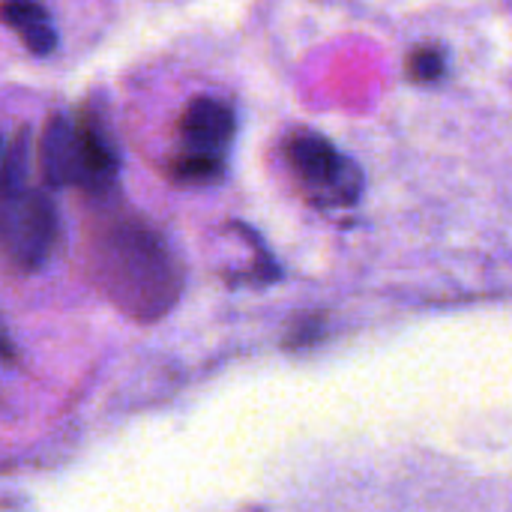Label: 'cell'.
I'll list each match as a JSON object with an SVG mask.
<instances>
[{"mask_svg":"<svg viewBox=\"0 0 512 512\" xmlns=\"http://www.w3.org/2000/svg\"><path fill=\"white\" fill-rule=\"evenodd\" d=\"M96 279L132 318L156 321L174 309L183 270L168 243L144 222H114L96 243Z\"/></svg>","mask_w":512,"mask_h":512,"instance_id":"cell-1","label":"cell"},{"mask_svg":"<svg viewBox=\"0 0 512 512\" xmlns=\"http://www.w3.org/2000/svg\"><path fill=\"white\" fill-rule=\"evenodd\" d=\"M237 117L231 105L213 96H198L186 105L177 120L180 156L174 162V177L186 183H210L225 171V156L234 141Z\"/></svg>","mask_w":512,"mask_h":512,"instance_id":"cell-2","label":"cell"},{"mask_svg":"<svg viewBox=\"0 0 512 512\" xmlns=\"http://www.w3.org/2000/svg\"><path fill=\"white\" fill-rule=\"evenodd\" d=\"M285 156L291 168L297 171V177L309 183L318 195L339 201V204H351L357 198L360 171L354 168V162L342 159L327 138L315 132H297L288 141Z\"/></svg>","mask_w":512,"mask_h":512,"instance_id":"cell-3","label":"cell"},{"mask_svg":"<svg viewBox=\"0 0 512 512\" xmlns=\"http://www.w3.org/2000/svg\"><path fill=\"white\" fill-rule=\"evenodd\" d=\"M12 210L3 225V243L15 267L21 270H39L54 246L57 237V213L54 204L42 192L15 195L9 198Z\"/></svg>","mask_w":512,"mask_h":512,"instance_id":"cell-4","label":"cell"},{"mask_svg":"<svg viewBox=\"0 0 512 512\" xmlns=\"http://www.w3.org/2000/svg\"><path fill=\"white\" fill-rule=\"evenodd\" d=\"M39 165L48 186L81 183V147H78L75 120L54 114L45 123L42 144H39Z\"/></svg>","mask_w":512,"mask_h":512,"instance_id":"cell-5","label":"cell"},{"mask_svg":"<svg viewBox=\"0 0 512 512\" xmlns=\"http://www.w3.org/2000/svg\"><path fill=\"white\" fill-rule=\"evenodd\" d=\"M78 147H81V186L102 189L111 186L117 177V147L111 135L105 132L102 120L93 114H84L75 120Z\"/></svg>","mask_w":512,"mask_h":512,"instance_id":"cell-6","label":"cell"},{"mask_svg":"<svg viewBox=\"0 0 512 512\" xmlns=\"http://www.w3.org/2000/svg\"><path fill=\"white\" fill-rule=\"evenodd\" d=\"M0 21L12 27L33 54H48L57 45L48 9L39 0H0Z\"/></svg>","mask_w":512,"mask_h":512,"instance_id":"cell-7","label":"cell"},{"mask_svg":"<svg viewBox=\"0 0 512 512\" xmlns=\"http://www.w3.org/2000/svg\"><path fill=\"white\" fill-rule=\"evenodd\" d=\"M27 162H30V132L18 129V135L9 144V153L0 162V189H3L6 198H15V195L24 192Z\"/></svg>","mask_w":512,"mask_h":512,"instance_id":"cell-8","label":"cell"},{"mask_svg":"<svg viewBox=\"0 0 512 512\" xmlns=\"http://www.w3.org/2000/svg\"><path fill=\"white\" fill-rule=\"evenodd\" d=\"M408 75L420 84H432L444 75V54L438 48H417L408 57Z\"/></svg>","mask_w":512,"mask_h":512,"instance_id":"cell-9","label":"cell"},{"mask_svg":"<svg viewBox=\"0 0 512 512\" xmlns=\"http://www.w3.org/2000/svg\"><path fill=\"white\" fill-rule=\"evenodd\" d=\"M0 357H3V360H9V357H12V345H9V339H6V333H3V327H0Z\"/></svg>","mask_w":512,"mask_h":512,"instance_id":"cell-10","label":"cell"}]
</instances>
